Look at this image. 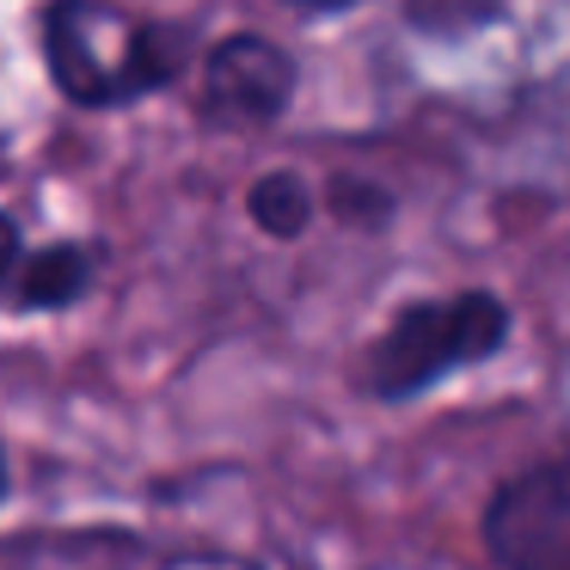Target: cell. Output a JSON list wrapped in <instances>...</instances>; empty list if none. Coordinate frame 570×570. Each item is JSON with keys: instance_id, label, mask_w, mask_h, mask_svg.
<instances>
[{"instance_id": "obj_6", "label": "cell", "mask_w": 570, "mask_h": 570, "mask_svg": "<svg viewBox=\"0 0 570 570\" xmlns=\"http://www.w3.org/2000/svg\"><path fill=\"white\" fill-rule=\"evenodd\" d=\"M246 209L271 239H295V234H307V222H313V190H307V178H295V173H264L258 185L246 190Z\"/></svg>"}, {"instance_id": "obj_1", "label": "cell", "mask_w": 570, "mask_h": 570, "mask_svg": "<svg viewBox=\"0 0 570 570\" xmlns=\"http://www.w3.org/2000/svg\"><path fill=\"white\" fill-rule=\"evenodd\" d=\"M190 38L178 26L117 13L111 0H50L43 13V62L56 87L87 111L148 99L185 75Z\"/></svg>"}, {"instance_id": "obj_3", "label": "cell", "mask_w": 570, "mask_h": 570, "mask_svg": "<svg viewBox=\"0 0 570 570\" xmlns=\"http://www.w3.org/2000/svg\"><path fill=\"white\" fill-rule=\"evenodd\" d=\"M484 552L497 570H570V454L533 460L484 503Z\"/></svg>"}, {"instance_id": "obj_2", "label": "cell", "mask_w": 570, "mask_h": 570, "mask_svg": "<svg viewBox=\"0 0 570 570\" xmlns=\"http://www.w3.org/2000/svg\"><path fill=\"white\" fill-rule=\"evenodd\" d=\"M509 307L484 288L466 295H435V301H411L386 320V332L368 344L362 362V386L374 399H417L435 381L460 368H479L509 344Z\"/></svg>"}, {"instance_id": "obj_7", "label": "cell", "mask_w": 570, "mask_h": 570, "mask_svg": "<svg viewBox=\"0 0 570 570\" xmlns=\"http://www.w3.org/2000/svg\"><path fill=\"white\" fill-rule=\"evenodd\" d=\"M19 264H26V239H19V222L7 209H0V288L19 276Z\"/></svg>"}, {"instance_id": "obj_8", "label": "cell", "mask_w": 570, "mask_h": 570, "mask_svg": "<svg viewBox=\"0 0 570 570\" xmlns=\"http://www.w3.org/2000/svg\"><path fill=\"white\" fill-rule=\"evenodd\" d=\"M166 570H252V564H239V558H173Z\"/></svg>"}, {"instance_id": "obj_10", "label": "cell", "mask_w": 570, "mask_h": 570, "mask_svg": "<svg viewBox=\"0 0 570 570\" xmlns=\"http://www.w3.org/2000/svg\"><path fill=\"white\" fill-rule=\"evenodd\" d=\"M0 497H7V454H0Z\"/></svg>"}, {"instance_id": "obj_4", "label": "cell", "mask_w": 570, "mask_h": 570, "mask_svg": "<svg viewBox=\"0 0 570 570\" xmlns=\"http://www.w3.org/2000/svg\"><path fill=\"white\" fill-rule=\"evenodd\" d=\"M288 99H295V62L271 38H227L203 62V111L215 124H276Z\"/></svg>"}, {"instance_id": "obj_5", "label": "cell", "mask_w": 570, "mask_h": 570, "mask_svg": "<svg viewBox=\"0 0 570 570\" xmlns=\"http://www.w3.org/2000/svg\"><path fill=\"white\" fill-rule=\"evenodd\" d=\"M92 283V252L87 246H50L38 258L19 264L13 276V307L19 313H50V307H68L80 301Z\"/></svg>"}, {"instance_id": "obj_9", "label": "cell", "mask_w": 570, "mask_h": 570, "mask_svg": "<svg viewBox=\"0 0 570 570\" xmlns=\"http://www.w3.org/2000/svg\"><path fill=\"white\" fill-rule=\"evenodd\" d=\"M295 7H307V13H337V7H350V0H295Z\"/></svg>"}]
</instances>
